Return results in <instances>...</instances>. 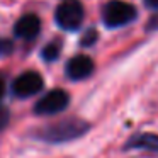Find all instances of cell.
Wrapping results in <instances>:
<instances>
[{
    "mask_svg": "<svg viewBox=\"0 0 158 158\" xmlns=\"http://www.w3.org/2000/svg\"><path fill=\"white\" fill-rule=\"evenodd\" d=\"M87 129H89L87 123H83L80 119H68L63 121V123L53 124V126H46L38 134V138L49 141V143H63V141H70L82 136Z\"/></svg>",
    "mask_w": 158,
    "mask_h": 158,
    "instance_id": "6da1fadb",
    "label": "cell"
},
{
    "mask_svg": "<svg viewBox=\"0 0 158 158\" xmlns=\"http://www.w3.org/2000/svg\"><path fill=\"white\" fill-rule=\"evenodd\" d=\"M102 17L106 26L109 27H121L129 24L136 17V9L124 0H110L104 7Z\"/></svg>",
    "mask_w": 158,
    "mask_h": 158,
    "instance_id": "7a4b0ae2",
    "label": "cell"
},
{
    "mask_svg": "<svg viewBox=\"0 0 158 158\" xmlns=\"http://www.w3.org/2000/svg\"><path fill=\"white\" fill-rule=\"evenodd\" d=\"M56 24L65 31H77L83 21V7L78 0H65L56 9Z\"/></svg>",
    "mask_w": 158,
    "mask_h": 158,
    "instance_id": "3957f363",
    "label": "cell"
},
{
    "mask_svg": "<svg viewBox=\"0 0 158 158\" xmlns=\"http://www.w3.org/2000/svg\"><path fill=\"white\" fill-rule=\"evenodd\" d=\"M70 102V95L65 90H51L49 94H46L44 97L36 102L34 106V112L39 116H53V114H58L61 110H65L68 107Z\"/></svg>",
    "mask_w": 158,
    "mask_h": 158,
    "instance_id": "277c9868",
    "label": "cell"
},
{
    "mask_svg": "<svg viewBox=\"0 0 158 158\" xmlns=\"http://www.w3.org/2000/svg\"><path fill=\"white\" fill-rule=\"evenodd\" d=\"M44 82H43V77L36 72H26L22 75H19L17 78L12 83V92L15 97H21V99H27L32 97L43 89Z\"/></svg>",
    "mask_w": 158,
    "mask_h": 158,
    "instance_id": "5b68a950",
    "label": "cell"
},
{
    "mask_svg": "<svg viewBox=\"0 0 158 158\" xmlns=\"http://www.w3.org/2000/svg\"><path fill=\"white\" fill-rule=\"evenodd\" d=\"M94 72V61L85 55H77L66 63V75L72 80H83Z\"/></svg>",
    "mask_w": 158,
    "mask_h": 158,
    "instance_id": "8992f818",
    "label": "cell"
},
{
    "mask_svg": "<svg viewBox=\"0 0 158 158\" xmlns=\"http://www.w3.org/2000/svg\"><path fill=\"white\" fill-rule=\"evenodd\" d=\"M14 31H15V36H17V38L31 41V39L38 38L39 31H41V21H39V17L34 14H26L15 22Z\"/></svg>",
    "mask_w": 158,
    "mask_h": 158,
    "instance_id": "52a82bcc",
    "label": "cell"
},
{
    "mask_svg": "<svg viewBox=\"0 0 158 158\" xmlns=\"http://www.w3.org/2000/svg\"><path fill=\"white\" fill-rule=\"evenodd\" d=\"M146 150V151H153L158 153V134L153 133H139L136 136H133L129 141L126 143V150Z\"/></svg>",
    "mask_w": 158,
    "mask_h": 158,
    "instance_id": "ba28073f",
    "label": "cell"
},
{
    "mask_svg": "<svg viewBox=\"0 0 158 158\" xmlns=\"http://www.w3.org/2000/svg\"><path fill=\"white\" fill-rule=\"evenodd\" d=\"M58 56H60V44L58 43H49V44L44 46V49H43V58L46 61H55Z\"/></svg>",
    "mask_w": 158,
    "mask_h": 158,
    "instance_id": "9c48e42d",
    "label": "cell"
},
{
    "mask_svg": "<svg viewBox=\"0 0 158 158\" xmlns=\"http://www.w3.org/2000/svg\"><path fill=\"white\" fill-rule=\"evenodd\" d=\"M95 41H97V32L94 31V29H89V31L82 36V39H80L82 46H92Z\"/></svg>",
    "mask_w": 158,
    "mask_h": 158,
    "instance_id": "30bf717a",
    "label": "cell"
},
{
    "mask_svg": "<svg viewBox=\"0 0 158 158\" xmlns=\"http://www.w3.org/2000/svg\"><path fill=\"white\" fill-rule=\"evenodd\" d=\"M9 121H10V112H9V109H5L4 106H0V131L7 126Z\"/></svg>",
    "mask_w": 158,
    "mask_h": 158,
    "instance_id": "8fae6325",
    "label": "cell"
},
{
    "mask_svg": "<svg viewBox=\"0 0 158 158\" xmlns=\"http://www.w3.org/2000/svg\"><path fill=\"white\" fill-rule=\"evenodd\" d=\"M146 29H148V31H156V29H158V12L150 19V22H148Z\"/></svg>",
    "mask_w": 158,
    "mask_h": 158,
    "instance_id": "7c38bea8",
    "label": "cell"
},
{
    "mask_svg": "<svg viewBox=\"0 0 158 158\" xmlns=\"http://www.w3.org/2000/svg\"><path fill=\"white\" fill-rule=\"evenodd\" d=\"M4 95H5V80L4 77H0V100H2Z\"/></svg>",
    "mask_w": 158,
    "mask_h": 158,
    "instance_id": "4fadbf2b",
    "label": "cell"
},
{
    "mask_svg": "<svg viewBox=\"0 0 158 158\" xmlns=\"http://www.w3.org/2000/svg\"><path fill=\"white\" fill-rule=\"evenodd\" d=\"M144 4L151 9H158V0H144Z\"/></svg>",
    "mask_w": 158,
    "mask_h": 158,
    "instance_id": "5bb4252c",
    "label": "cell"
}]
</instances>
